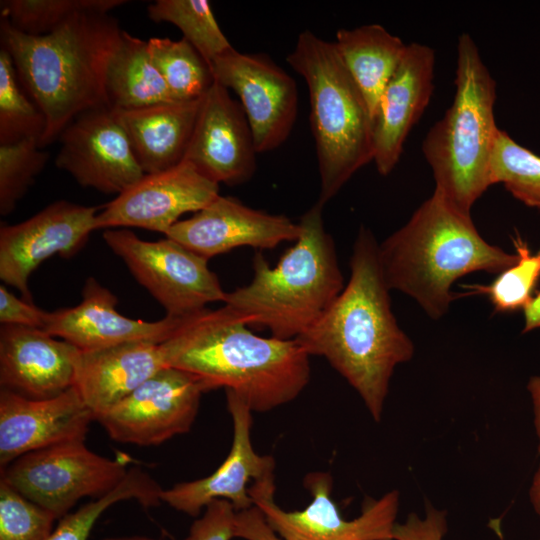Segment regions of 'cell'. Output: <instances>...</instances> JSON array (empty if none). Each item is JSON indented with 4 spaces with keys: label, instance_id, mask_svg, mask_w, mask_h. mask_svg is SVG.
I'll list each match as a JSON object with an SVG mask.
<instances>
[{
    "label": "cell",
    "instance_id": "10",
    "mask_svg": "<svg viewBox=\"0 0 540 540\" xmlns=\"http://www.w3.org/2000/svg\"><path fill=\"white\" fill-rule=\"evenodd\" d=\"M127 472L122 461L77 440L22 455L1 469V480L59 520L82 498L114 489Z\"/></svg>",
    "mask_w": 540,
    "mask_h": 540
},
{
    "label": "cell",
    "instance_id": "41",
    "mask_svg": "<svg viewBox=\"0 0 540 540\" xmlns=\"http://www.w3.org/2000/svg\"><path fill=\"white\" fill-rule=\"evenodd\" d=\"M524 319L523 333L540 328V292L525 307Z\"/></svg>",
    "mask_w": 540,
    "mask_h": 540
},
{
    "label": "cell",
    "instance_id": "25",
    "mask_svg": "<svg viewBox=\"0 0 540 540\" xmlns=\"http://www.w3.org/2000/svg\"><path fill=\"white\" fill-rule=\"evenodd\" d=\"M334 44L364 95L373 119L381 94L395 72L407 44L379 24L339 29Z\"/></svg>",
    "mask_w": 540,
    "mask_h": 540
},
{
    "label": "cell",
    "instance_id": "23",
    "mask_svg": "<svg viewBox=\"0 0 540 540\" xmlns=\"http://www.w3.org/2000/svg\"><path fill=\"white\" fill-rule=\"evenodd\" d=\"M163 342L134 341L80 351L73 386L95 420L157 372L169 367Z\"/></svg>",
    "mask_w": 540,
    "mask_h": 540
},
{
    "label": "cell",
    "instance_id": "40",
    "mask_svg": "<svg viewBox=\"0 0 540 540\" xmlns=\"http://www.w3.org/2000/svg\"><path fill=\"white\" fill-rule=\"evenodd\" d=\"M527 389L533 403L534 426L538 437V452L540 453V376L531 377Z\"/></svg>",
    "mask_w": 540,
    "mask_h": 540
},
{
    "label": "cell",
    "instance_id": "28",
    "mask_svg": "<svg viewBox=\"0 0 540 540\" xmlns=\"http://www.w3.org/2000/svg\"><path fill=\"white\" fill-rule=\"evenodd\" d=\"M147 15L153 22L175 25L208 64L233 48L207 0H156Z\"/></svg>",
    "mask_w": 540,
    "mask_h": 540
},
{
    "label": "cell",
    "instance_id": "35",
    "mask_svg": "<svg viewBox=\"0 0 540 540\" xmlns=\"http://www.w3.org/2000/svg\"><path fill=\"white\" fill-rule=\"evenodd\" d=\"M144 486L140 478L132 473L105 495L69 512L61 519L47 540H88L98 518L112 505L125 500H140Z\"/></svg>",
    "mask_w": 540,
    "mask_h": 540
},
{
    "label": "cell",
    "instance_id": "18",
    "mask_svg": "<svg viewBox=\"0 0 540 540\" xmlns=\"http://www.w3.org/2000/svg\"><path fill=\"white\" fill-rule=\"evenodd\" d=\"M301 227L285 215L270 214L232 196H217L192 217L180 220L165 234L205 259L234 248H275L296 241Z\"/></svg>",
    "mask_w": 540,
    "mask_h": 540
},
{
    "label": "cell",
    "instance_id": "43",
    "mask_svg": "<svg viewBox=\"0 0 540 540\" xmlns=\"http://www.w3.org/2000/svg\"><path fill=\"white\" fill-rule=\"evenodd\" d=\"M101 540H162V539H157V538L144 536V535H130V536L109 537V538H104Z\"/></svg>",
    "mask_w": 540,
    "mask_h": 540
},
{
    "label": "cell",
    "instance_id": "36",
    "mask_svg": "<svg viewBox=\"0 0 540 540\" xmlns=\"http://www.w3.org/2000/svg\"><path fill=\"white\" fill-rule=\"evenodd\" d=\"M236 509L227 500L215 499L189 528L184 540H231L234 538Z\"/></svg>",
    "mask_w": 540,
    "mask_h": 540
},
{
    "label": "cell",
    "instance_id": "13",
    "mask_svg": "<svg viewBox=\"0 0 540 540\" xmlns=\"http://www.w3.org/2000/svg\"><path fill=\"white\" fill-rule=\"evenodd\" d=\"M99 207L59 200L29 219L0 227V279L32 303L31 274L54 255L70 258L96 230Z\"/></svg>",
    "mask_w": 540,
    "mask_h": 540
},
{
    "label": "cell",
    "instance_id": "1",
    "mask_svg": "<svg viewBox=\"0 0 540 540\" xmlns=\"http://www.w3.org/2000/svg\"><path fill=\"white\" fill-rule=\"evenodd\" d=\"M350 270L342 292L295 340L310 356L324 357L379 422L394 369L413 357L414 345L392 312L379 245L368 228L358 232Z\"/></svg>",
    "mask_w": 540,
    "mask_h": 540
},
{
    "label": "cell",
    "instance_id": "11",
    "mask_svg": "<svg viewBox=\"0 0 540 540\" xmlns=\"http://www.w3.org/2000/svg\"><path fill=\"white\" fill-rule=\"evenodd\" d=\"M204 389L183 370L166 367L97 418L120 443L155 446L190 431Z\"/></svg>",
    "mask_w": 540,
    "mask_h": 540
},
{
    "label": "cell",
    "instance_id": "29",
    "mask_svg": "<svg viewBox=\"0 0 540 540\" xmlns=\"http://www.w3.org/2000/svg\"><path fill=\"white\" fill-rule=\"evenodd\" d=\"M125 0H2L1 19L28 35L48 34L76 14L109 11Z\"/></svg>",
    "mask_w": 540,
    "mask_h": 540
},
{
    "label": "cell",
    "instance_id": "8",
    "mask_svg": "<svg viewBox=\"0 0 540 540\" xmlns=\"http://www.w3.org/2000/svg\"><path fill=\"white\" fill-rule=\"evenodd\" d=\"M311 502L301 510L287 511L274 500V475L249 488L253 504L283 540H394L400 494L392 490L379 499L367 498L358 517L345 519L332 499L329 472L314 471L304 478Z\"/></svg>",
    "mask_w": 540,
    "mask_h": 540
},
{
    "label": "cell",
    "instance_id": "34",
    "mask_svg": "<svg viewBox=\"0 0 540 540\" xmlns=\"http://www.w3.org/2000/svg\"><path fill=\"white\" fill-rule=\"evenodd\" d=\"M56 520L0 479V540H47Z\"/></svg>",
    "mask_w": 540,
    "mask_h": 540
},
{
    "label": "cell",
    "instance_id": "30",
    "mask_svg": "<svg viewBox=\"0 0 540 540\" xmlns=\"http://www.w3.org/2000/svg\"><path fill=\"white\" fill-rule=\"evenodd\" d=\"M22 87L12 57L0 50V145L41 140L45 118Z\"/></svg>",
    "mask_w": 540,
    "mask_h": 540
},
{
    "label": "cell",
    "instance_id": "19",
    "mask_svg": "<svg viewBox=\"0 0 540 540\" xmlns=\"http://www.w3.org/2000/svg\"><path fill=\"white\" fill-rule=\"evenodd\" d=\"M95 420L77 389L45 399L0 391V466L27 453L58 444L85 440Z\"/></svg>",
    "mask_w": 540,
    "mask_h": 540
},
{
    "label": "cell",
    "instance_id": "9",
    "mask_svg": "<svg viewBox=\"0 0 540 540\" xmlns=\"http://www.w3.org/2000/svg\"><path fill=\"white\" fill-rule=\"evenodd\" d=\"M103 239L134 278L162 305L167 316L196 314L225 292L208 260L166 237L145 241L128 229H106Z\"/></svg>",
    "mask_w": 540,
    "mask_h": 540
},
{
    "label": "cell",
    "instance_id": "12",
    "mask_svg": "<svg viewBox=\"0 0 540 540\" xmlns=\"http://www.w3.org/2000/svg\"><path fill=\"white\" fill-rule=\"evenodd\" d=\"M209 66L214 81L239 97L257 153L280 147L297 117L295 80L269 56L234 48L214 58Z\"/></svg>",
    "mask_w": 540,
    "mask_h": 540
},
{
    "label": "cell",
    "instance_id": "5",
    "mask_svg": "<svg viewBox=\"0 0 540 540\" xmlns=\"http://www.w3.org/2000/svg\"><path fill=\"white\" fill-rule=\"evenodd\" d=\"M323 207L317 201L301 216L300 235L276 266L256 253L251 281L227 292L224 305L246 325L268 329L278 339H296L342 292L343 275Z\"/></svg>",
    "mask_w": 540,
    "mask_h": 540
},
{
    "label": "cell",
    "instance_id": "32",
    "mask_svg": "<svg viewBox=\"0 0 540 540\" xmlns=\"http://www.w3.org/2000/svg\"><path fill=\"white\" fill-rule=\"evenodd\" d=\"M512 240L518 257L516 263L499 273L489 285L467 287L473 293L485 294L500 312L525 309L540 277V250L532 253L519 234Z\"/></svg>",
    "mask_w": 540,
    "mask_h": 540
},
{
    "label": "cell",
    "instance_id": "22",
    "mask_svg": "<svg viewBox=\"0 0 540 540\" xmlns=\"http://www.w3.org/2000/svg\"><path fill=\"white\" fill-rule=\"evenodd\" d=\"M79 354L43 329L1 324V388L35 399L57 396L73 386Z\"/></svg>",
    "mask_w": 540,
    "mask_h": 540
},
{
    "label": "cell",
    "instance_id": "20",
    "mask_svg": "<svg viewBox=\"0 0 540 540\" xmlns=\"http://www.w3.org/2000/svg\"><path fill=\"white\" fill-rule=\"evenodd\" d=\"M81 302L48 312L44 331L80 351H92L134 341L163 342L182 325L185 317L167 316L147 322L120 314L117 297L94 277L86 279Z\"/></svg>",
    "mask_w": 540,
    "mask_h": 540
},
{
    "label": "cell",
    "instance_id": "17",
    "mask_svg": "<svg viewBox=\"0 0 540 540\" xmlns=\"http://www.w3.org/2000/svg\"><path fill=\"white\" fill-rule=\"evenodd\" d=\"M233 422L230 452L210 475L178 483L161 493L162 502L190 516H198L215 499L229 501L236 511L252 507L249 488L255 481L274 475L275 460L258 454L251 442L252 410L232 391H226Z\"/></svg>",
    "mask_w": 540,
    "mask_h": 540
},
{
    "label": "cell",
    "instance_id": "37",
    "mask_svg": "<svg viewBox=\"0 0 540 540\" xmlns=\"http://www.w3.org/2000/svg\"><path fill=\"white\" fill-rule=\"evenodd\" d=\"M447 513L426 504L425 516L410 513L403 523H396L394 540H443L448 531Z\"/></svg>",
    "mask_w": 540,
    "mask_h": 540
},
{
    "label": "cell",
    "instance_id": "4",
    "mask_svg": "<svg viewBox=\"0 0 540 540\" xmlns=\"http://www.w3.org/2000/svg\"><path fill=\"white\" fill-rule=\"evenodd\" d=\"M486 242L471 215L439 193L425 200L409 221L379 245V262L390 290L412 297L432 319L443 317L456 298L451 286L466 274L501 273L516 263Z\"/></svg>",
    "mask_w": 540,
    "mask_h": 540
},
{
    "label": "cell",
    "instance_id": "42",
    "mask_svg": "<svg viewBox=\"0 0 540 540\" xmlns=\"http://www.w3.org/2000/svg\"><path fill=\"white\" fill-rule=\"evenodd\" d=\"M529 497L534 511L540 516V465L534 475L529 490Z\"/></svg>",
    "mask_w": 540,
    "mask_h": 540
},
{
    "label": "cell",
    "instance_id": "16",
    "mask_svg": "<svg viewBox=\"0 0 540 540\" xmlns=\"http://www.w3.org/2000/svg\"><path fill=\"white\" fill-rule=\"evenodd\" d=\"M256 147L241 104L215 82L202 96L184 160L209 180L234 186L256 170Z\"/></svg>",
    "mask_w": 540,
    "mask_h": 540
},
{
    "label": "cell",
    "instance_id": "7",
    "mask_svg": "<svg viewBox=\"0 0 540 540\" xmlns=\"http://www.w3.org/2000/svg\"><path fill=\"white\" fill-rule=\"evenodd\" d=\"M286 61L308 88L321 183L318 202L325 205L355 172L373 161V119L334 42L305 30Z\"/></svg>",
    "mask_w": 540,
    "mask_h": 540
},
{
    "label": "cell",
    "instance_id": "15",
    "mask_svg": "<svg viewBox=\"0 0 540 540\" xmlns=\"http://www.w3.org/2000/svg\"><path fill=\"white\" fill-rule=\"evenodd\" d=\"M219 196V184L192 164L145 174L108 202L96 216L95 228L138 227L163 233L188 212H198Z\"/></svg>",
    "mask_w": 540,
    "mask_h": 540
},
{
    "label": "cell",
    "instance_id": "39",
    "mask_svg": "<svg viewBox=\"0 0 540 540\" xmlns=\"http://www.w3.org/2000/svg\"><path fill=\"white\" fill-rule=\"evenodd\" d=\"M234 538L243 540H283L268 525L263 513L255 505L236 512Z\"/></svg>",
    "mask_w": 540,
    "mask_h": 540
},
{
    "label": "cell",
    "instance_id": "31",
    "mask_svg": "<svg viewBox=\"0 0 540 540\" xmlns=\"http://www.w3.org/2000/svg\"><path fill=\"white\" fill-rule=\"evenodd\" d=\"M492 184L501 183L517 200L540 209V156L498 129L490 161Z\"/></svg>",
    "mask_w": 540,
    "mask_h": 540
},
{
    "label": "cell",
    "instance_id": "2",
    "mask_svg": "<svg viewBox=\"0 0 540 540\" xmlns=\"http://www.w3.org/2000/svg\"><path fill=\"white\" fill-rule=\"evenodd\" d=\"M223 305L188 316L164 346L168 366L196 377L205 392L224 388L252 412L293 401L308 385L310 355L295 339L254 334Z\"/></svg>",
    "mask_w": 540,
    "mask_h": 540
},
{
    "label": "cell",
    "instance_id": "6",
    "mask_svg": "<svg viewBox=\"0 0 540 540\" xmlns=\"http://www.w3.org/2000/svg\"><path fill=\"white\" fill-rule=\"evenodd\" d=\"M455 87L451 106L427 133L422 151L433 172L434 191L471 215L474 203L493 185L490 161L499 128L496 82L466 33L458 39Z\"/></svg>",
    "mask_w": 540,
    "mask_h": 540
},
{
    "label": "cell",
    "instance_id": "14",
    "mask_svg": "<svg viewBox=\"0 0 540 540\" xmlns=\"http://www.w3.org/2000/svg\"><path fill=\"white\" fill-rule=\"evenodd\" d=\"M58 139L56 166L83 187L118 195L145 175L116 110L109 106L82 113Z\"/></svg>",
    "mask_w": 540,
    "mask_h": 540
},
{
    "label": "cell",
    "instance_id": "21",
    "mask_svg": "<svg viewBox=\"0 0 540 540\" xmlns=\"http://www.w3.org/2000/svg\"><path fill=\"white\" fill-rule=\"evenodd\" d=\"M434 50L424 44H407L385 86L373 116V161L385 176L398 163L404 142L433 93Z\"/></svg>",
    "mask_w": 540,
    "mask_h": 540
},
{
    "label": "cell",
    "instance_id": "26",
    "mask_svg": "<svg viewBox=\"0 0 540 540\" xmlns=\"http://www.w3.org/2000/svg\"><path fill=\"white\" fill-rule=\"evenodd\" d=\"M109 106L134 110L176 101L148 52V43L122 30L107 70Z\"/></svg>",
    "mask_w": 540,
    "mask_h": 540
},
{
    "label": "cell",
    "instance_id": "3",
    "mask_svg": "<svg viewBox=\"0 0 540 540\" xmlns=\"http://www.w3.org/2000/svg\"><path fill=\"white\" fill-rule=\"evenodd\" d=\"M121 34L118 21L101 12L76 14L40 36L20 32L1 19L2 47L45 118L41 148L82 113L109 106L106 76Z\"/></svg>",
    "mask_w": 540,
    "mask_h": 540
},
{
    "label": "cell",
    "instance_id": "38",
    "mask_svg": "<svg viewBox=\"0 0 540 540\" xmlns=\"http://www.w3.org/2000/svg\"><path fill=\"white\" fill-rule=\"evenodd\" d=\"M48 312L33 303L19 299L4 285L0 286V322L1 324L20 325L43 329Z\"/></svg>",
    "mask_w": 540,
    "mask_h": 540
},
{
    "label": "cell",
    "instance_id": "27",
    "mask_svg": "<svg viewBox=\"0 0 540 540\" xmlns=\"http://www.w3.org/2000/svg\"><path fill=\"white\" fill-rule=\"evenodd\" d=\"M148 52L176 101L201 98L214 83L209 64L185 39L150 38Z\"/></svg>",
    "mask_w": 540,
    "mask_h": 540
},
{
    "label": "cell",
    "instance_id": "24",
    "mask_svg": "<svg viewBox=\"0 0 540 540\" xmlns=\"http://www.w3.org/2000/svg\"><path fill=\"white\" fill-rule=\"evenodd\" d=\"M201 98L134 110H116L136 160L145 174L180 164L185 157Z\"/></svg>",
    "mask_w": 540,
    "mask_h": 540
},
{
    "label": "cell",
    "instance_id": "33",
    "mask_svg": "<svg viewBox=\"0 0 540 540\" xmlns=\"http://www.w3.org/2000/svg\"><path fill=\"white\" fill-rule=\"evenodd\" d=\"M49 153L37 139L0 145V214L13 212L35 178L46 166Z\"/></svg>",
    "mask_w": 540,
    "mask_h": 540
}]
</instances>
